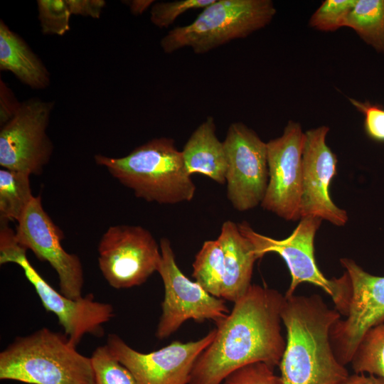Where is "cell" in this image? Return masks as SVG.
Wrapping results in <instances>:
<instances>
[{
    "mask_svg": "<svg viewBox=\"0 0 384 384\" xmlns=\"http://www.w3.org/2000/svg\"><path fill=\"white\" fill-rule=\"evenodd\" d=\"M284 300L274 289L252 284L215 324V336L197 358L188 384H221L231 372L253 362L279 366L286 346L281 326Z\"/></svg>",
    "mask_w": 384,
    "mask_h": 384,
    "instance_id": "cell-1",
    "label": "cell"
},
{
    "mask_svg": "<svg viewBox=\"0 0 384 384\" xmlns=\"http://www.w3.org/2000/svg\"><path fill=\"white\" fill-rule=\"evenodd\" d=\"M281 317L287 331L279 364L284 384H340L348 377L330 341L338 311L319 294L284 296Z\"/></svg>",
    "mask_w": 384,
    "mask_h": 384,
    "instance_id": "cell-2",
    "label": "cell"
},
{
    "mask_svg": "<svg viewBox=\"0 0 384 384\" xmlns=\"http://www.w3.org/2000/svg\"><path fill=\"white\" fill-rule=\"evenodd\" d=\"M94 159L137 198L147 202L176 204L194 197L195 183L173 139H153L122 157L97 154Z\"/></svg>",
    "mask_w": 384,
    "mask_h": 384,
    "instance_id": "cell-3",
    "label": "cell"
},
{
    "mask_svg": "<svg viewBox=\"0 0 384 384\" xmlns=\"http://www.w3.org/2000/svg\"><path fill=\"white\" fill-rule=\"evenodd\" d=\"M0 379L28 384H94L90 357L64 334L41 328L0 353Z\"/></svg>",
    "mask_w": 384,
    "mask_h": 384,
    "instance_id": "cell-4",
    "label": "cell"
},
{
    "mask_svg": "<svg viewBox=\"0 0 384 384\" xmlns=\"http://www.w3.org/2000/svg\"><path fill=\"white\" fill-rule=\"evenodd\" d=\"M275 14L271 0H213L192 23L169 31L160 46L169 54L183 48L204 54L264 28Z\"/></svg>",
    "mask_w": 384,
    "mask_h": 384,
    "instance_id": "cell-5",
    "label": "cell"
},
{
    "mask_svg": "<svg viewBox=\"0 0 384 384\" xmlns=\"http://www.w3.org/2000/svg\"><path fill=\"white\" fill-rule=\"evenodd\" d=\"M8 223L0 220V265L15 263L21 267L43 307L56 316L73 346H76L87 334L102 336L103 324L114 316L113 306L96 301L92 294L73 299L55 289L31 264L27 250L18 242L15 231Z\"/></svg>",
    "mask_w": 384,
    "mask_h": 384,
    "instance_id": "cell-6",
    "label": "cell"
},
{
    "mask_svg": "<svg viewBox=\"0 0 384 384\" xmlns=\"http://www.w3.org/2000/svg\"><path fill=\"white\" fill-rule=\"evenodd\" d=\"M322 220L307 216L300 219L292 233L276 240L255 231L247 222L238 223L240 233L252 244L258 259L275 252L285 261L291 283L285 297L294 295L299 284L308 282L321 287L332 299L334 309L346 316L351 294V280L345 271L339 278L327 279L319 269L314 257V238Z\"/></svg>",
    "mask_w": 384,
    "mask_h": 384,
    "instance_id": "cell-7",
    "label": "cell"
},
{
    "mask_svg": "<svg viewBox=\"0 0 384 384\" xmlns=\"http://www.w3.org/2000/svg\"><path fill=\"white\" fill-rule=\"evenodd\" d=\"M159 245L161 258L157 272L164 283V297L156 337L170 336L189 319L197 322L212 320L215 324L223 321L230 313L225 299L210 294L183 274L169 239L161 238Z\"/></svg>",
    "mask_w": 384,
    "mask_h": 384,
    "instance_id": "cell-8",
    "label": "cell"
},
{
    "mask_svg": "<svg viewBox=\"0 0 384 384\" xmlns=\"http://www.w3.org/2000/svg\"><path fill=\"white\" fill-rule=\"evenodd\" d=\"M97 251L101 273L117 289L144 284L157 272L161 258L160 245L140 225L109 227L99 242Z\"/></svg>",
    "mask_w": 384,
    "mask_h": 384,
    "instance_id": "cell-9",
    "label": "cell"
},
{
    "mask_svg": "<svg viewBox=\"0 0 384 384\" xmlns=\"http://www.w3.org/2000/svg\"><path fill=\"white\" fill-rule=\"evenodd\" d=\"M54 102L31 98L21 102L0 130L1 168L39 175L50 161L53 145L46 133Z\"/></svg>",
    "mask_w": 384,
    "mask_h": 384,
    "instance_id": "cell-10",
    "label": "cell"
},
{
    "mask_svg": "<svg viewBox=\"0 0 384 384\" xmlns=\"http://www.w3.org/2000/svg\"><path fill=\"white\" fill-rule=\"evenodd\" d=\"M223 144L227 197L238 211L252 209L262 202L268 184L267 143L245 124L233 122Z\"/></svg>",
    "mask_w": 384,
    "mask_h": 384,
    "instance_id": "cell-11",
    "label": "cell"
},
{
    "mask_svg": "<svg viewBox=\"0 0 384 384\" xmlns=\"http://www.w3.org/2000/svg\"><path fill=\"white\" fill-rule=\"evenodd\" d=\"M351 284L345 319H338L330 330L334 355L343 366L351 363L366 334L384 322V276L369 274L353 260L341 258Z\"/></svg>",
    "mask_w": 384,
    "mask_h": 384,
    "instance_id": "cell-12",
    "label": "cell"
},
{
    "mask_svg": "<svg viewBox=\"0 0 384 384\" xmlns=\"http://www.w3.org/2000/svg\"><path fill=\"white\" fill-rule=\"evenodd\" d=\"M304 143V132L294 121L267 143L269 181L261 206L286 220L301 219Z\"/></svg>",
    "mask_w": 384,
    "mask_h": 384,
    "instance_id": "cell-13",
    "label": "cell"
},
{
    "mask_svg": "<svg viewBox=\"0 0 384 384\" xmlns=\"http://www.w3.org/2000/svg\"><path fill=\"white\" fill-rule=\"evenodd\" d=\"M17 223L16 240L39 260L50 264L58 274L60 292L73 299L81 297L84 284L81 261L62 247L64 235L45 211L40 196L33 198Z\"/></svg>",
    "mask_w": 384,
    "mask_h": 384,
    "instance_id": "cell-14",
    "label": "cell"
},
{
    "mask_svg": "<svg viewBox=\"0 0 384 384\" xmlns=\"http://www.w3.org/2000/svg\"><path fill=\"white\" fill-rule=\"evenodd\" d=\"M215 334V328L197 341H174L149 353L136 351L116 334H109L106 344L113 356L129 370L138 384H188L197 358Z\"/></svg>",
    "mask_w": 384,
    "mask_h": 384,
    "instance_id": "cell-15",
    "label": "cell"
},
{
    "mask_svg": "<svg viewBox=\"0 0 384 384\" xmlns=\"http://www.w3.org/2000/svg\"><path fill=\"white\" fill-rule=\"evenodd\" d=\"M329 131L328 127L321 126L304 132L300 214L301 218L317 217L343 226L348 219L347 213L335 205L329 193L336 174L337 158L326 142Z\"/></svg>",
    "mask_w": 384,
    "mask_h": 384,
    "instance_id": "cell-16",
    "label": "cell"
},
{
    "mask_svg": "<svg viewBox=\"0 0 384 384\" xmlns=\"http://www.w3.org/2000/svg\"><path fill=\"white\" fill-rule=\"evenodd\" d=\"M217 239L223 249L225 264L221 298L235 303L252 285L253 267L258 257L252 244L231 220L223 223Z\"/></svg>",
    "mask_w": 384,
    "mask_h": 384,
    "instance_id": "cell-17",
    "label": "cell"
},
{
    "mask_svg": "<svg viewBox=\"0 0 384 384\" xmlns=\"http://www.w3.org/2000/svg\"><path fill=\"white\" fill-rule=\"evenodd\" d=\"M181 151L185 167L191 176L199 174L218 183H225L226 154L223 142L216 135L213 117H207L193 131Z\"/></svg>",
    "mask_w": 384,
    "mask_h": 384,
    "instance_id": "cell-18",
    "label": "cell"
},
{
    "mask_svg": "<svg viewBox=\"0 0 384 384\" xmlns=\"http://www.w3.org/2000/svg\"><path fill=\"white\" fill-rule=\"evenodd\" d=\"M0 70L12 73L21 82L36 90L48 87L49 71L24 40L0 21Z\"/></svg>",
    "mask_w": 384,
    "mask_h": 384,
    "instance_id": "cell-19",
    "label": "cell"
},
{
    "mask_svg": "<svg viewBox=\"0 0 384 384\" xmlns=\"http://www.w3.org/2000/svg\"><path fill=\"white\" fill-rule=\"evenodd\" d=\"M33 197L29 174L0 169V220L18 223Z\"/></svg>",
    "mask_w": 384,
    "mask_h": 384,
    "instance_id": "cell-20",
    "label": "cell"
},
{
    "mask_svg": "<svg viewBox=\"0 0 384 384\" xmlns=\"http://www.w3.org/2000/svg\"><path fill=\"white\" fill-rule=\"evenodd\" d=\"M345 26L378 52L384 53V0H356Z\"/></svg>",
    "mask_w": 384,
    "mask_h": 384,
    "instance_id": "cell-21",
    "label": "cell"
},
{
    "mask_svg": "<svg viewBox=\"0 0 384 384\" xmlns=\"http://www.w3.org/2000/svg\"><path fill=\"white\" fill-rule=\"evenodd\" d=\"M225 275L224 256L218 239L206 240L196 255L192 276L210 294L221 298Z\"/></svg>",
    "mask_w": 384,
    "mask_h": 384,
    "instance_id": "cell-22",
    "label": "cell"
},
{
    "mask_svg": "<svg viewBox=\"0 0 384 384\" xmlns=\"http://www.w3.org/2000/svg\"><path fill=\"white\" fill-rule=\"evenodd\" d=\"M350 364L354 373L373 375L384 379V322L366 334Z\"/></svg>",
    "mask_w": 384,
    "mask_h": 384,
    "instance_id": "cell-23",
    "label": "cell"
},
{
    "mask_svg": "<svg viewBox=\"0 0 384 384\" xmlns=\"http://www.w3.org/2000/svg\"><path fill=\"white\" fill-rule=\"evenodd\" d=\"M90 358L94 384H138L132 373L113 356L107 344L98 346Z\"/></svg>",
    "mask_w": 384,
    "mask_h": 384,
    "instance_id": "cell-24",
    "label": "cell"
},
{
    "mask_svg": "<svg viewBox=\"0 0 384 384\" xmlns=\"http://www.w3.org/2000/svg\"><path fill=\"white\" fill-rule=\"evenodd\" d=\"M356 0H326L312 14L309 25L322 31H334L345 26Z\"/></svg>",
    "mask_w": 384,
    "mask_h": 384,
    "instance_id": "cell-25",
    "label": "cell"
},
{
    "mask_svg": "<svg viewBox=\"0 0 384 384\" xmlns=\"http://www.w3.org/2000/svg\"><path fill=\"white\" fill-rule=\"evenodd\" d=\"M37 6L43 34L62 36L70 29L71 14L65 0H38Z\"/></svg>",
    "mask_w": 384,
    "mask_h": 384,
    "instance_id": "cell-26",
    "label": "cell"
},
{
    "mask_svg": "<svg viewBox=\"0 0 384 384\" xmlns=\"http://www.w3.org/2000/svg\"><path fill=\"white\" fill-rule=\"evenodd\" d=\"M213 0H176L154 3L150 11V21L156 27L166 28L184 13L201 9Z\"/></svg>",
    "mask_w": 384,
    "mask_h": 384,
    "instance_id": "cell-27",
    "label": "cell"
},
{
    "mask_svg": "<svg viewBox=\"0 0 384 384\" xmlns=\"http://www.w3.org/2000/svg\"><path fill=\"white\" fill-rule=\"evenodd\" d=\"M274 368L262 361L250 363L231 372L221 384H284Z\"/></svg>",
    "mask_w": 384,
    "mask_h": 384,
    "instance_id": "cell-28",
    "label": "cell"
},
{
    "mask_svg": "<svg viewBox=\"0 0 384 384\" xmlns=\"http://www.w3.org/2000/svg\"><path fill=\"white\" fill-rule=\"evenodd\" d=\"M351 104L365 116L364 129L373 140L384 142V108L368 101L360 102L349 99Z\"/></svg>",
    "mask_w": 384,
    "mask_h": 384,
    "instance_id": "cell-29",
    "label": "cell"
},
{
    "mask_svg": "<svg viewBox=\"0 0 384 384\" xmlns=\"http://www.w3.org/2000/svg\"><path fill=\"white\" fill-rule=\"evenodd\" d=\"M71 15L99 18L106 2L103 0H65Z\"/></svg>",
    "mask_w": 384,
    "mask_h": 384,
    "instance_id": "cell-30",
    "label": "cell"
},
{
    "mask_svg": "<svg viewBox=\"0 0 384 384\" xmlns=\"http://www.w3.org/2000/svg\"><path fill=\"white\" fill-rule=\"evenodd\" d=\"M0 85V122L2 126L14 116L21 102L16 99L4 82L1 80Z\"/></svg>",
    "mask_w": 384,
    "mask_h": 384,
    "instance_id": "cell-31",
    "label": "cell"
},
{
    "mask_svg": "<svg viewBox=\"0 0 384 384\" xmlns=\"http://www.w3.org/2000/svg\"><path fill=\"white\" fill-rule=\"evenodd\" d=\"M340 384H384V379L373 375L354 373Z\"/></svg>",
    "mask_w": 384,
    "mask_h": 384,
    "instance_id": "cell-32",
    "label": "cell"
},
{
    "mask_svg": "<svg viewBox=\"0 0 384 384\" xmlns=\"http://www.w3.org/2000/svg\"><path fill=\"white\" fill-rule=\"evenodd\" d=\"M152 0H134L128 1V5L133 15L137 16L143 14L147 9L154 4Z\"/></svg>",
    "mask_w": 384,
    "mask_h": 384,
    "instance_id": "cell-33",
    "label": "cell"
}]
</instances>
